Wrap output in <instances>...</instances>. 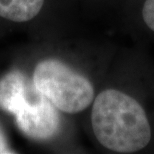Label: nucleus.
Masks as SVG:
<instances>
[{"mask_svg":"<svg viewBox=\"0 0 154 154\" xmlns=\"http://www.w3.org/2000/svg\"><path fill=\"white\" fill-rule=\"evenodd\" d=\"M139 19L144 28L154 34V0H143L139 9Z\"/></svg>","mask_w":154,"mask_h":154,"instance_id":"6","label":"nucleus"},{"mask_svg":"<svg viewBox=\"0 0 154 154\" xmlns=\"http://www.w3.org/2000/svg\"><path fill=\"white\" fill-rule=\"evenodd\" d=\"M91 106L92 131L105 149L133 154L152 143V116L145 102L125 86L104 88L95 95Z\"/></svg>","mask_w":154,"mask_h":154,"instance_id":"1","label":"nucleus"},{"mask_svg":"<svg viewBox=\"0 0 154 154\" xmlns=\"http://www.w3.org/2000/svg\"><path fill=\"white\" fill-rule=\"evenodd\" d=\"M13 114L21 131L33 139H50L60 129L57 108L38 90L24 100Z\"/></svg>","mask_w":154,"mask_h":154,"instance_id":"3","label":"nucleus"},{"mask_svg":"<svg viewBox=\"0 0 154 154\" xmlns=\"http://www.w3.org/2000/svg\"><path fill=\"white\" fill-rule=\"evenodd\" d=\"M45 0H0V17L26 22L40 13Z\"/></svg>","mask_w":154,"mask_h":154,"instance_id":"5","label":"nucleus"},{"mask_svg":"<svg viewBox=\"0 0 154 154\" xmlns=\"http://www.w3.org/2000/svg\"><path fill=\"white\" fill-rule=\"evenodd\" d=\"M37 90L33 83L30 85L22 73L10 72L0 80V107L14 113L17 107Z\"/></svg>","mask_w":154,"mask_h":154,"instance_id":"4","label":"nucleus"},{"mask_svg":"<svg viewBox=\"0 0 154 154\" xmlns=\"http://www.w3.org/2000/svg\"><path fill=\"white\" fill-rule=\"evenodd\" d=\"M0 153H15V151H12V149L8 146L1 128H0Z\"/></svg>","mask_w":154,"mask_h":154,"instance_id":"7","label":"nucleus"},{"mask_svg":"<svg viewBox=\"0 0 154 154\" xmlns=\"http://www.w3.org/2000/svg\"><path fill=\"white\" fill-rule=\"evenodd\" d=\"M33 83L57 110L67 114L84 111L96 95L89 78L55 58L44 59L35 66Z\"/></svg>","mask_w":154,"mask_h":154,"instance_id":"2","label":"nucleus"}]
</instances>
